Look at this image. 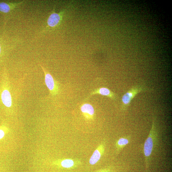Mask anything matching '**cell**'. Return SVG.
<instances>
[{
    "mask_svg": "<svg viewBox=\"0 0 172 172\" xmlns=\"http://www.w3.org/2000/svg\"><path fill=\"white\" fill-rule=\"evenodd\" d=\"M2 52V48L1 41L0 40V58L1 57Z\"/></svg>",
    "mask_w": 172,
    "mask_h": 172,
    "instance_id": "13",
    "label": "cell"
},
{
    "mask_svg": "<svg viewBox=\"0 0 172 172\" xmlns=\"http://www.w3.org/2000/svg\"><path fill=\"white\" fill-rule=\"evenodd\" d=\"M64 13L65 10L56 13L55 9H54L48 18L46 26L41 32V33L53 30L60 26L63 21Z\"/></svg>",
    "mask_w": 172,
    "mask_h": 172,
    "instance_id": "3",
    "label": "cell"
},
{
    "mask_svg": "<svg viewBox=\"0 0 172 172\" xmlns=\"http://www.w3.org/2000/svg\"><path fill=\"white\" fill-rule=\"evenodd\" d=\"M1 101L4 105L10 108L12 106V99L11 94L9 88L4 87L2 90L1 93Z\"/></svg>",
    "mask_w": 172,
    "mask_h": 172,
    "instance_id": "6",
    "label": "cell"
},
{
    "mask_svg": "<svg viewBox=\"0 0 172 172\" xmlns=\"http://www.w3.org/2000/svg\"><path fill=\"white\" fill-rule=\"evenodd\" d=\"M5 135V131L2 130V129H0V140L3 138Z\"/></svg>",
    "mask_w": 172,
    "mask_h": 172,
    "instance_id": "12",
    "label": "cell"
},
{
    "mask_svg": "<svg viewBox=\"0 0 172 172\" xmlns=\"http://www.w3.org/2000/svg\"><path fill=\"white\" fill-rule=\"evenodd\" d=\"M107 170H104L102 171H100L98 172H109Z\"/></svg>",
    "mask_w": 172,
    "mask_h": 172,
    "instance_id": "14",
    "label": "cell"
},
{
    "mask_svg": "<svg viewBox=\"0 0 172 172\" xmlns=\"http://www.w3.org/2000/svg\"><path fill=\"white\" fill-rule=\"evenodd\" d=\"M74 162L73 160L70 159H66L62 161L61 165L63 167L66 168H71L73 167Z\"/></svg>",
    "mask_w": 172,
    "mask_h": 172,
    "instance_id": "11",
    "label": "cell"
},
{
    "mask_svg": "<svg viewBox=\"0 0 172 172\" xmlns=\"http://www.w3.org/2000/svg\"><path fill=\"white\" fill-rule=\"evenodd\" d=\"M153 90L145 86L137 85L133 86L122 96L121 108L122 110L126 111L128 108L131 102L137 95L142 92H151Z\"/></svg>",
    "mask_w": 172,
    "mask_h": 172,
    "instance_id": "2",
    "label": "cell"
},
{
    "mask_svg": "<svg viewBox=\"0 0 172 172\" xmlns=\"http://www.w3.org/2000/svg\"><path fill=\"white\" fill-rule=\"evenodd\" d=\"M157 136L155 118L153 117L152 127L149 136L145 141L144 148L146 170L149 168L150 158L154 145L156 142Z\"/></svg>",
    "mask_w": 172,
    "mask_h": 172,
    "instance_id": "1",
    "label": "cell"
},
{
    "mask_svg": "<svg viewBox=\"0 0 172 172\" xmlns=\"http://www.w3.org/2000/svg\"><path fill=\"white\" fill-rule=\"evenodd\" d=\"M104 150V146L101 144L99 146L98 149L96 150L93 153L89 161L91 165H95L100 159Z\"/></svg>",
    "mask_w": 172,
    "mask_h": 172,
    "instance_id": "9",
    "label": "cell"
},
{
    "mask_svg": "<svg viewBox=\"0 0 172 172\" xmlns=\"http://www.w3.org/2000/svg\"><path fill=\"white\" fill-rule=\"evenodd\" d=\"M95 94L106 96L114 100H116L117 98V96L116 94L106 87L99 88L96 89L91 93L90 96Z\"/></svg>",
    "mask_w": 172,
    "mask_h": 172,
    "instance_id": "7",
    "label": "cell"
},
{
    "mask_svg": "<svg viewBox=\"0 0 172 172\" xmlns=\"http://www.w3.org/2000/svg\"><path fill=\"white\" fill-rule=\"evenodd\" d=\"M25 1L15 2H0V12L9 13L24 3Z\"/></svg>",
    "mask_w": 172,
    "mask_h": 172,
    "instance_id": "5",
    "label": "cell"
},
{
    "mask_svg": "<svg viewBox=\"0 0 172 172\" xmlns=\"http://www.w3.org/2000/svg\"><path fill=\"white\" fill-rule=\"evenodd\" d=\"M80 110L86 119L87 120L93 119L95 111L92 105L89 103L83 104L80 107Z\"/></svg>",
    "mask_w": 172,
    "mask_h": 172,
    "instance_id": "8",
    "label": "cell"
},
{
    "mask_svg": "<svg viewBox=\"0 0 172 172\" xmlns=\"http://www.w3.org/2000/svg\"><path fill=\"white\" fill-rule=\"evenodd\" d=\"M130 137H125L120 138L117 141L116 147L117 153L120 152L130 142Z\"/></svg>",
    "mask_w": 172,
    "mask_h": 172,
    "instance_id": "10",
    "label": "cell"
},
{
    "mask_svg": "<svg viewBox=\"0 0 172 172\" xmlns=\"http://www.w3.org/2000/svg\"><path fill=\"white\" fill-rule=\"evenodd\" d=\"M45 74V82L51 95H56L59 92V87L57 82L49 72L47 71L41 65H40Z\"/></svg>",
    "mask_w": 172,
    "mask_h": 172,
    "instance_id": "4",
    "label": "cell"
}]
</instances>
